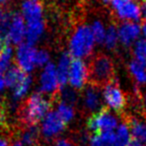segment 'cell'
<instances>
[{
    "mask_svg": "<svg viewBox=\"0 0 146 146\" xmlns=\"http://www.w3.org/2000/svg\"><path fill=\"white\" fill-rule=\"evenodd\" d=\"M50 107V101L42 94H32L20 108L19 116L21 122L27 127L36 126L49 113Z\"/></svg>",
    "mask_w": 146,
    "mask_h": 146,
    "instance_id": "1",
    "label": "cell"
},
{
    "mask_svg": "<svg viewBox=\"0 0 146 146\" xmlns=\"http://www.w3.org/2000/svg\"><path fill=\"white\" fill-rule=\"evenodd\" d=\"M88 80L97 87L114 81V65L111 58L102 53L94 56L88 67Z\"/></svg>",
    "mask_w": 146,
    "mask_h": 146,
    "instance_id": "2",
    "label": "cell"
},
{
    "mask_svg": "<svg viewBox=\"0 0 146 146\" xmlns=\"http://www.w3.org/2000/svg\"><path fill=\"white\" fill-rule=\"evenodd\" d=\"M94 37L91 29L86 25L79 26L70 40V54L74 58H83L91 54L94 46Z\"/></svg>",
    "mask_w": 146,
    "mask_h": 146,
    "instance_id": "3",
    "label": "cell"
},
{
    "mask_svg": "<svg viewBox=\"0 0 146 146\" xmlns=\"http://www.w3.org/2000/svg\"><path fill=\"white\" fill-rule=\"evenodd\" d=\"M87 127L93 134L113 131L117 128V119L107 107H101L94 112L87 121Z\"/></svg>",
    "mask_w": 146,
    "mask_h": 146,
    "instance_id": "4",
    "label": "cell"
},
{
    "mask_svg": "<svg viewBox=\"0 0 146 146\" xmlns=\"http://www.w3.org/2000/svg\"><path fill=\"white\" fill-rule=\"evenodd\" d=\"M103 98L108 106L117 113L121 114V112L125 109L127 103L126 96L115 81L110 82L104 87Z\"/></svg>",
    "mask_w": 146,
    "mask_h": 146,
    "instance_id": "5",
    "label": "cell"
},
{
    "mask_svg": "<svg viewBox=\"0 0 146 146\" xmlns=\"http://www.w3.org/2000/svg\"><path fill=\"white\" fill-rule=\"evenodd\" d=\"M111 4L121 20L137 21L141 18V9L134 0H111Z\"/></svg>",
    "mask_w": 146,
    "mask_h": 146,
    "instance_id": "6",
    "label": "cell"
},
{
    "mask_svg": "<svg viewBox=\"0 0 146 146\" xmlns=\"http://www.w3.org/2000/svg\"><path fill=\"white\" fill-rule=\"evenodd\" d=\"M88 80V68L84 61L80 58H74L71 61L69 71V83L73 88L82 89Z\"/></svg>",
    "mask_w": 146,
    "mask_h": 146,
    "instance_id": "7",
    "label": "cell"
},
{
    "mask_svg": "<svg viewBox=\"0 0 146 146\" xmlns=\"http://www.w3.org/2000/svg\"><path fill=\"white\" fill-rule=\"evenodd\" d=\"M37 50L30 43H23L17 49V63L24 72H29L36 66Z\"/></svg>",
    "mask_w": 146,
    "mask_h": 146,
    "instance_id": "8",
    "label": "cell"
},
{
    "mask_svg": "<svg viewBox=\"0 0 146 146\" xmlns=\"http://www.w3.org/2000/svg\"><path fill=\"white\" fill-rule=\"evenodd\" d=\"M66 126V122L59 116L57 111H51L44 117L41 131L46 138H52L58 135Z\"/></svg>",
    "mask_w": 146,
    "mask_h": 146,
    "instance_id": "9",
    "label": "cell"
},
{
    "mask_svg": "<svg viewBox=\"0 0 146 146\" xmlns=\"http://www.w3.org/2000/svg\"><path fill=\"white\" fill-rule=\"evenodd\" d=\"M41 91L45 93H55L58 91L59 82L57 78V72L53 63H47L41 74Z\"/></svg>",
    "mask_w": 146,
    "mask_h": 146,
    "instance_id": "10",
    "label": "cell"
},
{
    "mask_svg": "<svg viewBox=\"0 0 146 146\" xmlns=\"http://www.w3.org/2000/svg\"><path fill=\"white\" fill-rule=\"evenodd\" d=\"M140 34V26L137 23L125 21L119 27L118 36L121 43L125 46H129L132 42L138 38Z\"/></svg>",
    "mask_w": 146,
    "mask_h": 146,
    "instance_id": "11",
    "label": "cell"
},
{
    "mask_svg": "<svg viewBox=\"0 0 146 146\" xmlns=\"http://www.w3.org/2000/svg\"><path fill=\"white\" fill-rule=\"evenodd\" d=\"M24 35H26V28H25L24 20L22 16L18 13L12 16L10 28H9L8 34H7V40L18 44L22 41Z\"/></svg>",
    "mask_w": 146,
    "mask_h": 146,
    "instance_id": "12",
    "label": "cell"
},
{
    "mask_svg": "<svg viewBox=\"0 0 146 146\" xmlns=\"http://www.w3.org/2000/svg\"><path fill=\"white\" fill-rule=\"evenodd\" d=\"M22 11L27 22L42 19V4L39 0H25L22 4Z\"/></svg>",
    "mask_w": 146,
    "mask_h": 146,
    "instance_id": "13",
    "label": "cell"
},
{
    "mask_svg": "<svg viewBox=\"0 0 146 146\" xmlns=\"http://www.w3.org/2000/svg\"><path fill=\"white\" fill-rule=\"evenodd\" d=\"M71 61H72L71 54L68 52L63 53L62 56L59 59L56 72H57V78H58L59 86L60 87H63L69 79V71H70Z\"/></svg>",
    "mask_w": 146,
    "mask_h": 146,
    "instance_id": "14",
    "label": "cell"
},
{
    "mask_svg": "<svg viewBox=\"0 0 146 146\" xmlns=\"http://www.w3.org/2000/svg\"><path fill=\"white\" fill-rule=\"evenodd\" d=\"M100 93L99 87L89 84L84 94V104L88 110H98L100 106Z\"/></svg>",
    "mask_w": 146,
    "mask_h": 146,
    "instance_id": "15",
    "label": "cell"
},
{
    "mask_svg": "<svg viewBox=\"0 0 146 146\" xmlns=\"http://www.w3.org/2000/svg\"><path fill=\"white\" fill-rule=\"evenodd\" d=\"M27 75V73L24 72L19 66H12L8 69V71L5 74V85L14 89L22 79Z\"/></svg>",
    "mask_w": 146,
    "mask_h": 146,
    "instance_id": "16",
    "label": "cell"
},
{
    "mask_svg": "<svg viewBox=\"0 0 146 146\" xmlns=\"http://www.w3.org/2000/svg\"><path fill=\"white\" fill-rule=\"evenodd\" d=\"M127 124L130 128L132 137L138 140L146 146V125L136 118H130L127 120Z\"/></svg>",
    "mask_w": 146,
    "mask_h": 146,
    "instance_id": "17",
    "label": "cell"
},
{
    "mask_svg": "<svg viewBox=\"0 0 146 146\" xmlns=\"http://www.w3.org/2000/svg\"><path fill=\"white\" fill-rule=\"evenodd\" d=\"M43 31H44V23L42 19L32 21V22H27L26 38L28 40V43L33 44L34 42H36L43 33Z\"/></svg>",
    "mask_w": 146,
    "mask_h": 146,
    "instance_id": "18",
    "label": "cell"
},
{
    "mask_svg": "<svg viewBox=\"0 0 146 146\" xmlns=\"http://www.w3.org/2000/svg\"><path fill=\"white\" fill-rule=\"evenodd\" d=\"M129 70L138 83H146V63L134 59L130 62Z\"/></svg>",
    "mask_w": 146,
    "mask_h": 146,
    "instance_id": "19",
    "label": "cell"
},
{
    "mask_svg": "<svg viewBox=\"0 0 146 146\" xmlns=\"http://www.w3.org/2000/svg\"><path fill=\"white\" fill-rule=\"evenodd\" d=\"M116 140L119 146H127L130 139V128L127 123H121L117 126L116 130Z\"/></svg>",
    "mask_w": 146,
    "mask_h": 146,
    "instance_id": "20",
    "label": "cell"
},
{
    "mask_svg": "<svg viewBox=\"0 0 146 146\" xmlns=\"http://www.w3.org/2000/svg\"><path fill=\"white\" fill-rule=\"evenodd\" d=\"M20 139L25 146H34L38 139V130L36 126L28 127V129H26L22 133Z\"/></svg>",
    "mask_w": 146,
    "mask_h": 146,
    "instance_id": "21",
    "label": "cell"
},
{
    "mask_svg": "<svg viewBox=\"0 0 146 146\" xmlns=\"http://www.w3.org/2000/svg\"><path fill=\"white\" fill-rule=\"evenodd\" d=\"M30 84H31V78L27 74L22 79V81L13 89V91H14V93H13L14 99H20V98H22L26 94V92L28 91L29 87H30Z\"/></svg>",
    "mask_w": 146,
    "mask_h": 146,
    "instance_id": "22",
    "label": "cell"
},
{
    "mask_svg": "<svg viewBox=\"0 0 146 146\" xmlns=\"http://www.w3.org/2000/svg\"><path fill=\"white\" fill-rule=\"evenodd\" d=\"M11 56H12V49L9 46V43H6L0 52V73H2L7 69L10 63Z\"/></svg>",
    "mask_w": 146,
    "mask_h": 146,
    "instance_id": "23",
    "label": "cell"
},
{
    "mask_svg": "<svg viewBox=\"0 0 146 146\" xmlns=\"http://www.w3.org/2000/svg\"><path fill=\"white\" fill-rule=\"evenodd\" d=\"M118 38H119V36H118V31L116 30V27L114 25H111V26L108 27L107 31H106L105 40H104L106 47L108 49L115 48Z\"/></svg>",
    "mask_w": 146,
    "mask_h": 146,
    "instance_id": "24",
    "label": "cell"
},
{
    "mask_svg": "<svg viewBox=\"0 0 146 146\" xmlns=\"http://www.w3.org/2000/svg\"><path fill=\"white\" fill-rule=\"evenodd\" d=\"M57 113L64 120V122L68 123L73 118V116H74V110H73L71 105L64 103V102H61L58 105V108H57Z\"/></svg>",
    "mask_w": 146,
    "mask_h": 146,
    "instance_id": "25",
    "label": "cell"
},
{
    "mask_svg": "<svg viewBox=\"0 0 146 146\" xmlns=\"http://www.w3.org/2000/svg\"><path fill=\"white\" fill-rule=\"evenodd\" d=\"M91 31H92V34H93L95 42L99 43V44L104 43L106 31L100 21H95V22L93 23V25H92V27H91Z\"/></svg>",
    "mask_w": 146,
    "mask_h": 146,
    "instance_id": "26",
    "label": "cell"
},
{
    "mask_svg": "<svg viewBox=\"0 0 146 146\" xmlns=\"http://www.w3.org/2000/svg\"><path fill=\"white\" fill-rule=\"evenodd\" d=\"M134 54H135L136 59L146 63V39H142L136 43L135 48H134Z\"/></svg>",
    "mask_w": 146,
    "mask_h": 146,
    "instance_id": "27",
    "label": "cell"
},
{
    "mask_svg": "<svg viewBox=\"0 0 146 146\" xmlns=\"http://www.w3.org/2000/svg\"><path fill=\"white\" fill-rule=\"evenodd\" d=\"M49 60V54L47 51L40 50L37 51L36 54V66H42L44 64H47Z\"/></svg>",
    "mask_w": 146,
    "mask_h": 146,
    "instance_id": "28",
    "label": "cell"
},
{
    "mask_svg": "<svg viewBox=\"0 0 146 146\" xmlns=\"http://www.w3.org/2000/svg\"><path fill=\"white\" fill-rule=\"evenodd\" d=\"M63 98H64V103L72 106L75 102V93L71 91L70 89H66L63 93Z\"/></svg>",
    "mask_w": 146,
    "mask_h": 146,
    "instance_id": "29",
    "label": "cell"
},
{
    "mask_svg": "<svg viewBox=\"0 0 146 146\" xmlns=\"http://www.w3.org/2000/svg\"><path fill=\"white\" fill-rule=\"evenodd\" d=\"M90 146H102V142L99 134H94L90 141Z\"/></svg>",
    "mask_w": 146,
    "mask_h": 146,
    "instance_id": "30",
    "label": "cell"
},
{
    "mask_svg": "<svg viewBox=\"0 0 146 146\" xmlns=\"http://www.w3.org/2000/svg\"><path fill=\"white\" fill-rule=\"evenodd\" d=\"M53 146H72V145H71V143L68 141V140L59 139V140H57V141L55 142Z\"/></svg>",
    "mask_w": 146,
    "mask_h": 146,
    "instance_id": "31",
    "label": "cell"
},
{
    "mask_svg": "<svg viewBox=\"0 0 146 146\" xmlns=\"http://www.w3.org/2000/svg\"><path fill=\"white\" fill-rule=\"evenodd\" d=\"M127 146H145V145H144L143 143H141L140 141H138V140L132 138V139L129 141V143L127 144Z\"/></svg>",
    "mask_w": 146,
    "mask_h": 146,
    "instance_id": "32",
    "label": "cell"
},
{
    "mask_svg": "<svg viewBox=\"0 0 146 146\" xmlns=\"http://www.w3.org/2000/svg\"><path fill=\"white\" fill-rule=\"evenodd\" d=\"M140 9H141V16L143 17L144 20H145L146 19V2H143V4L140 7Z\"/></svg>",
    "mask_w": 146,
    "mask_h": 146,
    "instance_id": "33",
    "label": "cell"
},
{
    "mask_svg": "<svg viewBox=\"0 0 146 146\" xmlns=\"http://www.w3.org/2000/svg\"><path fill=\"white\" fill-rule=\"evenodd\" d=\"M11 146H25V145L23 144V142L21 141L20 138H18V139H15L14 141H13V143Z\"/></svg>",
    "mask_w": 146,
    "mask_h": 146,
    "instance_id": "34",
    "label": "cell"
},
{
    "mask_svg": "<svg viewBox=\"0 0 146 146\" xmlns=\"http://www.w3.org/2000/svg\"><path fill=\"white\" fill-rule=\"evenodd\" d=\"M5 86V80H4V77L1 75V73H0V91L4 88Z\"/></svg>",
    "mask_w": 146,
    "mask_h": 146,
    "instance_id": "35",
    "label": "cell"
},
{
    "mask_svg": "<svg viewBox=\"0 0 146 146\" xmlns=\"http://www.w3.org/2000/svg\"><path fill=\"white\" fill-rule=\"evenodd\" d=\"M6 43H8V41H6L1 35H0V50H2V48L4 47V45L6 44Z\"/></svg>",
    "mask_w": 146,
    "mask_h": 146,
    "instance_id": "36",
    "label": "cell"
},
{
    "mask_svg": "<svg viewBox=\"0 0 146 146\" xmlns=\"http://www.w3.org/2000/svg\"><path fill=\"white\" fill-rule=\"evenodd\" d=\"M142 31H143V34H144V36H145V38H146V19L144 20L143 24H142Z\"/></svg>",
    "mask_w": 146,
    "mask_h": 146,
    "instance_id": "37",
    "label": "cell"
},
{
    "mask_svg": "<svg viewBox=\"0 0 146 146\" xmlns=\"http://www.w3.org/2000/svg\"><path fill=\"white\" fill-rule=\"evenodd\" d=\"M0 146H8L7 144V141L4 139H0Z\"/></svg>",
    "mask_w": 146,
    "mask_h": 146,
    "instance_id": "38",
    "label": "cell"
},
{
    "mask_svg": "<svg viewBox=\"0 0 146 146\" xmlns=\"http://www.w3.org/2000/svg\"><path fill=\"white\" fill-rule=\"evenodd\" d=\"M102 1H103V2L105 3V4H107V3H109L110 1H111V0H102Z\"/></svg>",
    "mask_w": 146,
    "mask_h": 146,
    "instance_id": "39",
    "label": "cell"
},
{
    "mask_svg": "<svg viewBox=\"0 0 146 146\" xmlns=\"http://www.w3.org/2000/svg\"><path fill=\"white\" fill-rule=\"evenodd\" d=\"M2 16H3V13H2V10H1V8H0V19L2 18Z\"/></svg>",
    "mask_w": 146,
    "mask_h": 146,
    "instance_id": "40",
    "label": "cell"
},
{
    "mask_svg": "<svg viewBox=\"0 0 146 146\" xmlns=\"http://www.w3.org/2000/svg\"><path fill=\"white\" fill-rule=\"evenodd\" d=\"M3 1H4V0H0V2H3Z\"/></svg>",
    "mask_w": 146,
    "mask_h": 146,
    "instance_id": "41",
    "label": "cell"
},
{
    "mask_svg": "<svg viewBox=\"0 0 146 146\" xmlns=\"http://www.w3.org/2000/svg\"><path fill=\"white\" fill-rule=\"evenodd\" d=\"M145 103H146V95H145Z\"/></svg>",
    "mask_w": 146,
    "mask_h": 146,
    "instance_id": "42",
    "label": "cell"
},
{
    "mask_svg": "<svg viewBox=\"0 0 146 146\" xmlns=\"http://www.w3.org/2000/svg\"><path fill=\"white\" fill-rule=\"evenodd\" d=\"M143 2H146V0H143Z\"/></svg>",
    "mask_w": 146,
    "mask_h": 146,
    "instance_id": "43",
    "label": "cell"
}]
</instances>
